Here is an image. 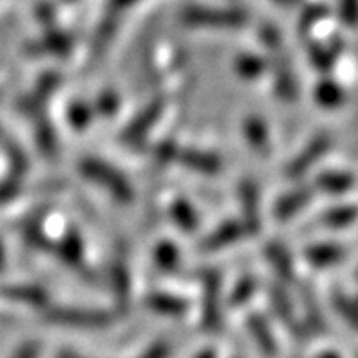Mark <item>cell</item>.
Instances as JSON below:
<instances>
[{"label":"cell","mask_w":358,"mask_h":358,"mask_svg":"<svg viewBox=\"0 0 358 358\" xmlns=\"http://www.w3.org/2000/svg\"><path fill=\"white\" fill-rule=\"evenodd\" d=\"M310 197H313L310 187H296L293 192L285 193L275 205V217L281 219V221L294 217L310 201Z\"/></svg>","instance_id":"cell-8"},{"label":"cell","mask_w":358,"mask_h":358,"mask_svg":"<svg viewBox=\"0 0 358 358\" xmlns=\"http://www.w3.org/2000/svg\"><path fill=\"white\" fill-rule=\"evenodd\" d=\"M167 352H169V348L166 343H155L143 355H140V358H167Z\"/></svg>","instance_id":"cell-27"},{"label":"cell","mask_w":358,"mask_h":358,"mask_svg":"<svg viewBox=\"0 0 358 358\" xmlns=\"http://www.w3.org/2000/svg\"><path fill=\"white\" fill-rule=\"evenodd\" d=\"M80 171L92 181H96L100 187H103L110 195H114L117 201L128 203L129 199L134 197L131 185L128 183V179L124 178L114 166H110L108 162L96 159V157H88L80 164Z\"/></svg>","instance_id":"cell-1"},{"label":"cell","mask_w":358,"mask_h":358,"mask_svg":"<svg viewBox=\"0 0 358 358\" xmlns=\"http://www.w3.org/2000/svg\"><path fill=\"white\" fill-rule=\"evenodd\" d=\"M40 355V346L38 343H34V341H28L24 345H20L16 348V352H14L10 358H38Z\"/></svg>","instance_id":"cell-26"},{"label":"cell","mask_w":358,"mask_h":358,"mask_svg":"<svg viewBox=\"0 0 358 358\" xmlns=\"http://www.w3.org/2000/svg\"><path fill=\"white\" fill-rule=\"evenodd\" d=\"M136 2H140V0H110L108 2V8H110V14H117L122 13V10H128L131 4H136Z\"/></svg>","instance_id":"cell-29"},{"label":"cell","mask_w":358,"mask_h":358,"mask_svg":"<svg viewBox=\"0 0 358 358\" xmlns=\"http://www.w3.org/2000/svg\"><path fill=\"white\" fill-rule=\"evenodd\" d=\"M16 192H18V183L16 181H4V183H0V201L13 199Z\"/></svg>","instance_id":"cell-28"},{"label":"cell","mask_w":358,"mask_h":358,"mask_svg":"<svg viewBox=\"0 0 358 358\" xmlns=\"http://www.w3.org/2000/svg\"><path fill=\"white\" fill-rule=\"evenodd\" d=\"M50 322L74 327V329H103L112 322V315L100 308H76V307H54L46 310Z\"/></svg>","instance_id":"cell-2"},{"label":"cell","mask_w":358,"mask_h":358,"mask_svg":"<svg viewBox=\"0 0 358 358\" xmlns=\"http://www.w3.org/2000/svg\"><path fill=\"white\" fill-rule=\"evenodd\" d=\"M315 185L322 192L341 195V193H346L352 187V176L345 173V171H327V173H320Z\"/></svg>","instance_id":"cell-15"},{"label":"cell","mask_w":358,"mask_h":358,"mask_svg":"<svg viewBox=\"0 0 358 358\" xmlns=\"http://www.w3.org/2000/svg\"><path fill=\"white\" fill-rule=\"evenodd\" d=\"M197 358H215V352H211V350H207V352H203L201 357Z\"/></svg>","instance_id":"cell-32"},{"label":"cell","mask_w":358,"mask_h":358,"mask_svg":"<svg viewBox=\"0 0 358 358\" xmlns=\"http://www.w3.org/2000/svg\"><path fill=\"white\" fill-rule=\"evenodd\" d=\"M203 324L207 329H215L219 324V277L217 273H209L205 277V305Z\"/></svg>","instance_id":"cell-12"},{"label":"cell","mask_w":358,"mask_h":358,"mask_svg":"<svg viewBox=\"0 0 358 358\" xmlns=\"http://www.w3.org/2000/svg\"><path fill=\"white\" fill-rule=\"evenodd\" d=\"M4 267V249H2V243H0V271Z\"/></svg>","instance_id":"cell-31"},{"label":"cell","mask_w":358,"mask_h":358,"mask_svg":"<svg viewBox=\"0 0 358 358\" xmlns=\"http://www.w3.org/2000/svg\"><path fill=\"white\" fill-rule=\"evenodd\" d=\"M334 307L338 308V315H343V317L348 320V324L355 329V324H357V310H355V303H352L350 299H346L345 294L336 293V296H334Z\"/></svg>","instance_id":"cell-23"},{"label":"cell","mask_w":358,"mask_h":358,"mask_svg":"<svg viewBox=\"0 0 358 358\" xmlns=\"http://www.w3.org/2000/svg\"><path fill=\"white\" fill-rule=\"evenodd\" d=\"M329 148H331V136H329V134H319V136L310 141V143H307L305 150L287 166V176L291 179L305 176L308 169L315 166L320 157L329 152Z\"/></svg>","instance_id":"cell-4"},{"label":"cell","mask_w":358,"mask_h":358,"mask_svg":"<svg viewBox=\"0 0 358 358\" xmlns=\"http://www.w3.org/2000/svg\"><path fill=\"white\" fill-rule=\"evenodd\" d=\"M251 333L257 338V343L259 346L268 352V355H273L275 350H277V345H275V338H273V334L268 331V327L265 324V320L261 319H251Z\"/></svg>","instance_id":"cell-20"},{"label":"cell","mask_w":358,"mask_h":358,"mask_svg":"<svg viewBox=\"0 0 358 358\" xmlns=\"http://www.w3.org/2000/svg\"><path fill=\"white\" fill-rule=\"evenodd\" d=\"M155 261L164 271H173L179 265V253L176 245L162 243L155 251Z\"/></svg>","instance_id":"cell-21"},{"label":"cell","mask_w":358,"mask_h":358,"mask_svg":"<svg viewBox=\"0 0 358 358\" xmlns=\"http://www.w3.org/2000/svg\"><path fill=\"white\" fill-rule=\"evenodd\" d=\"M82 239L76 231L68 233L60 243L56 245L54 253H58V257L64 261L66 265H74V267H82V259H84V249H82Z\"/></svg>","instance_id":"cell-14"},{"label":"cell","mask_w":358,"mask_h":358,"mask_svg":"<svg viewBox=\"0 0 358 358\" xmlns=\"http://www.w3.org/2000/svg\"><path fill=\"white\" fill-rule=\"evenodd\" d=\"M148 307L154 308L155 313L162 315H171V317H179L187 310V303L171 293H152L148 296Z\"/></svg>","instance_id":"cell-13"},{"label":"cell","mask_w":358,"mask_h":358,"mask_svg":"<svg viewBox=\"0 0 358 358\" xmlns=\"http://www.w3.org/2000/svg\"><path fill=\"white\" fill-rule=\"evenodd\" d=\"M0 294L4 299L32 305V307H44L48 301L46 293L36 285H4V287H0Z\"/></svg>","instance_id":"cell-9"},{"label":"cell","mask_w":358,"mask_h":358,"mask_svg":"<svg viewBox=\"0 0 358 358\" xmlns=\"http://www.w3.org/2000/svg\"><path fill=\"white\" fill-rule=\"evenodd\" d=\"M162 112H164V103H162V100H155V102H152L150 106H145L140 114H138V117H134V122L128 124V128L124 129L122 141H126L129 145H136V143H140L141 140H145L148 131L157 124Z\"/></svg>","instance_id":"cell-5"},{"label":"cell","mask_w":358,"mask_h":358,"mask_svg":"<svg viewBox=\"0 0 358 358\" xmlns=\"http://www.w3.org/2000/svg\"><path fill=\"white\" fill-rule=\"evenodd\" d=\"M355 221V207L352 205H343V207H333L329 209L324 215H322V223L334 227V229H341L346 227Z\"/></svg>","instance_id":"cell-17"},{"label":"cell","mask_w":358,"mask_h":358,"mask_svg":"<svg viewBox=\"0 0 358 358\" xmlns=\"http://www.w3.org/2000/svg\"><path fill=\"white\" fill-rule=\"evenodd\" d=\"M320 358H338L336 355H333V352H327V355H322Z\"/></svg>","instance_id":"cell-33"},{"label":"cell","mask_w":358,"mask_h":358,"mask_svg":"<svg viewBox=\"0 0 358 358\" xmlns=\"http://www.w3.org/2000/svg\"><path fill=\"white\" fill-rule=\"evenodd\" d=\"M253 291H255V281H253V279H243V281L235 287V291L231 294V305H233V307L243 305L247 299H251Z\"/></svg>","instance_id":"cell-24"},{"label":"cell","mask_w":358,"mask_h":358,"mask_svg":"<svg viewBox=\"0 0 358 358\" xmlns=\"http://www.w3.org/2000/svg\"><path fill=\"white\" fill-rule=\"evenodd\" d=\"M319 100L322 106H334V103L341 102V90L336 88V86H327V84H322L319 88Z\"/></svg>","instance_id":"cell-25"},{"label":"cell","mask_w":358,"mask_h":358,"mask_svg":"<svg viewBox=\"0 0 358 358\" xmlns=\"http://www.w3.org/2000/svg\"><path fill=\"white\" fill-rule=\"evenodd\" d=\"M243 233V225H241L239 221H225V223H221L213 233H209V235L205 237L203 243H201V251H205V253L219 251V249H223V247H227V245L235 243Z\"/></svg>","instance_id":"cell-7"},{"label":"cell","mask_w":358,"mask_h":358,"mask_svg":"<svg viewBox=\"0 0 358 358\" xmlns=\"http://www.w3.org/2000/svg\"><path fill=\"white\" fill-rule=\"evenodd\" d=\"M176 159L179 164L197 171V173H217L221 169V159L217 154H211V152H201V150H178Z\"/></svg>","instance_id":"cell-6"},{"label":"cell","mask_w":358,"mask_h":358,"mask_svg":"<svg viewBox=\"0 0 358 358\" xmlns=\"http://www.w3.org/2000/svg\"><path fill=\"white\" fill-rule=\"evenodd\" d=\"M241 205H243L245 215L243 229H247L249 233H257V229L261 227V219H259V189L253 181H243Z\"/></svg>","instance_id":"cell-10"},{"label":"cell","mask_w":358,"mask_h":358,"mask_svg":"<svg viewBox=\"0 0 358 358\" xmlns=\"http://www.w3.org/2000/svg\"><path fill=\"white\" fill-rule=\"evenodd\" d=\"M267 253L268 259H271V263H273V267L279 271V275L291 279V277H293V265H291V257L287 253V249H285L282 245L271 243L268 245Z\"/></svg>","instance_id":"cell-18"},{"label":"cell","mask_w":358,"mask_h":358,"mask_svg":"<svg viewBox=\"0 0 358 358\" xmlns=\"http://www.w3.org/2000/svg\"><path fill=\"white\" fill-rule=\"evenodd\" d=\"M58 358H84V357H80V355H76V352H68V350H66V352H60Z\"/></svg>","instance_id":"cell-30"},{"label":"cell","mask_w":358,"mask_h":358,"mask_svg":"<svg viewBox=\"0 0 358 358\" xmlns=\"http://www.w3.org/2000/svg\"><path fill=\"white\" fill-rule=\"evenodd\" d=\"M305 257L308 259L310 265L315 267H333L336 263H341L346 257L345 247L334 243H322V245H313L305 251Z\"/></svg>","instance_id":"cell-11"},{"label":"cell","mask_w":358,"mask_h":358,"mask_svg":"<svg viewBox=\"0 0 358 358\" xmlns=\"http://www.w3.org/2000/svg\"><path fill=\"white\" fill-rule=\"evenodd\" d=\"M187 26H207V28H237L243 26L247 16L239 10H223V8H192L183 14Z\"/></svg>","instance_id":"cell-3"},{"label":"cell","mask_w":358,"mask_h":358,"mask_svg":"<svg viewBox=\"0 0 358 358\" xmlns=\"http://www.w3.org/2000/svg\"><path fill=\"white\" fill-rule=\"evenodd\" d=\"M112 282H114L115 296H117L120 301H126L129 293V277L128 271H126L124 265H117V263H115L114 273H112Z\"/></svg>","instance_id":"cell-22"},{"label":"cell","mask_w":358,"mask_h":358,"mask_svg":"<svg viewBox=\"0 0 358 358\" xmlns=\"http://www.w3.org/2000/svg\"><path fill=\"white\" fill-rule=\"evenodd\" d=\"M171 217H173V221L178 223L181 229L187 231V233L197 227L195 209L185 199H178L176 203L171 205Z\"/></svg>","instance_id":"cell-16"},{"label":"cell","mask_w":358,"mask_h":358,"mask_svg":"<svg viewBox=\"0 0 358 358\" xmlns=\"http://www.w3.org/2000/svg\"><path fill=\"white\" fill-rule=\"evenodd\" d=\"M245 131H247V140H249V143L263 154V152L267 150V129H265V124H261L257 117H253V120L247 122Z\"/></svg>","instance_id":"cell-19"}]
</instances>
